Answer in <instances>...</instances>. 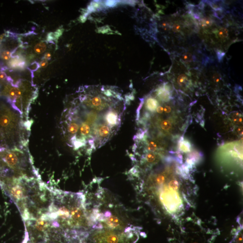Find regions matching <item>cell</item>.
Instances as JSON below:
<instances>
[{
	"label": "cell",
	"instance_id": "obj_1",
	"mask_svg": "<svg viewBox=\"0 0 243 243\" xmlns=\"http://www.w3.org/2000/svg\"><path fill=\"white\" fill-rule=\"evenodd\" d=\"M48 213L58 227L65 231L85 234L89 228L93 229L94 222L83 193L53 190Z\"/></svg>",
	"mask_w": 243,
	"mask_h": 243
},
{
	"label": "cell",
	"instance_id": "obj_2",
	"mask_svg": "<svg viewBox=\"0 0 243 243\" xmlns=\"http://www.w3.org/2000/svg\"><path fill=\"white\" fill-rule=\"evenodd\" d=\"M107 230L92 233L90 240L93 243H130L129 241H132L131 239L135 230L128 227L124 233Z\"/></svg>",
	"mask_w": 243,
	"mask_h": 243
},
{
	"label": "cell",
	"instance_id": "obj_3",
	"mask_svg": "<svg viewBox=\"0 0 243 243\" xmlns=\"http://www.w3.org/2000/svg\"><path fill=\"white\" fill-rule=\"evenodd\" d=\"M81 99L83 100L82 101L86 106L95 109L101 110L106 105L105 101L104 100L103 97L99 95L89 97L88 98L84 96V99Z\"/></svg>",
	"mask_w": 243,
	"mask_h": 243
},
{
	"label": "cell",
	"instance_id": "obj_4",
	"mask_svg": "<svg viewBox=\"0 0 243 243\" xmlns=\"http://www.w3.org/2000/svg\"><path fill=\"white\" fill-rule=\"evenodd\" d=\"M157 95L158 97L164 102H168L171 99V94L169 87L167 85L159 87L157 90Z\"/></svg>",
	"mask_w": 243,
	"mask_h": 243
},
{
	"label": "cell",
	"instance_id": "obj_5",
	"mask_svg": "<svg viewBox=\"0 0 243 243\" xmlns=\"http://www.w3.org/2000/svg\"><path fill=\"white\" fill-rule=\"evenodd\" d=\"M104 119L108 125L111 127L117 125L119 122L118 114L113 110H109L104 116Z\"/></svg>",
	"mask_w": 243,
	"mask_h": 243
},
{
	"label": "cell",
	"instance_id": "obj_6",
	"mask_svg": "<svg viewBox=\"0 0 243 243\" xmlns=\"http://www.w3.org/2000/svg\"><path fill=\"white\" fill-rule=\"evenodd\" d=\"M25 62L24 58L20 56H17L9 62V65L13 68L23 69L25 66Z\"/></svg>",
	"mask_w": 243,
	"mask_h": 243
},
{
	"label": "cell",
	"instance_id": "obj_7",
	"mask_svg": "<svg viewBox=\"0 0 243 243\" xmlns=\"http://www.w3.org/2000/svg\"><path fill=\"white\" fill-rule=\"evenodd\" d=\"M97 133L99 136L101 138H107L110 135V129L107 125L101 124L97 129Z\"/></svg>",
	"mask_w": 243,
	"mask_h": 243
},
{
	"label": "cell",
	"instance_id": "obj_8",
	"mask_svg": "<svg viewBox=\"0 0 243 243\" xmlns=\"http://www.w3.org/2000/svg\"><path fill=\"white\" fill-rule=\"evenodd\" d=\"M22 95V91L19 89L17 87H14L11 88L9 91V99H10L9 102L11 103L14 102L17 99L19 98Z\"/></svg>",
	"mask_w": 243,
	"mask_h": 243
},
{
	"label": "cell",
	"instance_id": "obj_9",
	"mask_svg": "<svg viewBox=\"0 0 243 243\" xmlns=\"http://www.w3.org/2000/svg\"><path fill=\"white\" fill-rule=\"evenodd\" d=\"M159 103L156 99L153 97H150L146 101V107L147 110L150 112H154L158 107Z\"/></svg>",
	"mask_w": 243,
	"mask_h": 243
},
{
	"label": "cell",
	"instance_id": "obj_10",
	"mask_svg": "<svg viewBox=\"0 0 243 243\" xmlns=\"http://www.w3.org/2000/svg\"><path fill=\"white\" fill-rule=\"evenodd\" d=\"M98 118V115L95 111H91L86 115V122L90 125L94 124Z\"/></svg>",
	"mask_w": 243,
	"mask_h": 243
},
{
	"label": "cell",
	"instance_id": "obj_11",
	"mask_svg": "<svg viewBox=\"0 0 243 243\" xmlns=\"http://www.w3.org/2000/svg\"><path fill=\"white\" fill-rule=\"evenodd\" d=\"M80 132L82 136H87L89 135L91 132L90 125L86 122L81 123L80 127Z\"/></svg>",
	"mask_w": 243,
	"mask_h": 243
},
{
	"label": "cell",
	"instance_id": "obj_12",
	"mask_svg": "<svg viewBox=\"0 0 243 243\" xmlns=\"http://www.w3.org/2000/svg\"><path fill=\"white\" fill-rule=\"evenodd\" d=\"M79 124L76 121H71V122L68 126V132L71 135H75L79 131Z\"/></svg>",
	"mask_w": 243,
	"mask_h": 243
},
{
	"label": "cell",
	"instance_id": "obj_13",
	"mask_svg": "<svg viewBox=\"0 0 243 243\" xmlns=\"http://www.w3.org/2000/svg\"><path fill=\"white\" fill-rule=\"evenodd\" d=\"M62 33V31L61 29H58L55 33H50L48 34L47 40L49 42H52V41L57 39Z\"/></svg>",
	"mask_w": 243,
	"mask_h": 243
},
{
	"label": "cell",
	"instance_id": "obj_14",
	"mask_svg": "<svg viewBox=\"0 0 243 243\" xmlns=\"http://www.w3.org/2000/svg\"><path fill=\"white\" fill-rule=\"evenodd\" d=\"M47 49V45L44 42H40L37 44L34 48V50L37 54H41Z\"/></svg>",
	"mask_w": 243,
	"mask_h": 243
},
{
	"label": "cell",
	"instance_id": "obj_15",
	"mask_svg": "<svg viewBox=\"0 0 243 243\" xmlns=\"http://www.w3.org/2000/svg\"><path fill=\"white\" fill-rule=\"evenodd\" d=\"M191 143L188 141H183L180 144V149L183 152H188L191 151Z\"/></svg>",
	"mask_w": 243,
	"mask_h": 243
},
{
	"label": "cell",
	"instance_id": "obj_16",
	"mask_svg": "<svg viewBox=\"0 0 243 243\" xmlns=\"http://www.w3.org/2000/svg\"><path fill=\"white\" fill-rule=\"evenodd\" d=\"M10 118L7 115H3L0 118V125L3 127H7L10 123Z\"/></svg>",
	"mask_w": 243,
	"mask_h": 243
},
{
	"label": "cell",
	"instance_id": "obj_17",
	"mask_svg": "<svg viewBox=\"0 0 243 243\" xmlns=\"http://www.w3.org/2000/svg\"><path fill=\"white\" fill-rule=\"evenodd\" d=\"M160 126H161V127L162 128V129L165 130V131H168L172 127V124H171V123L168 120H167L162 121Z\"/></svg>",
	"mask_w": 243,
	"mask_h": 243
},
{
	"label": "cell",
	"instance_id": "obj_18",
	"mask_svg": "<svg viewBox=\"0 0 243 243\" xmlns=\"http://www.w3.org/2000/svg\"><path fill=\"white\" fill-rule=\"evenodd\" d=\"M218 36L221 38H226L228 36V30L226 28H221L218 33Z\"/></svg>",
	"mask_w": 243,
	"mask_h": 243
},
{
	"label": "cell",
	"instance_id": "obj_19",
	"mask_svg": "<svg viewBox=\"0 0 243 243\" xmlns=\"http://www.w3.org/2000/svg\"><path fill=\"white\" fill-rule=\"evenodd\" d=\"M202 26L204 28H208L212 24V20L210 19H203L201 21Z\"/></svg>",
	"mask_w": 243,
	"mask_h": 243
},
{
	"label": "cell",
	"instance_id": "obj_20",
	"mask_svg": "<svg viewBox=\"0 0 243 243\" xmlns=\"http://www.w3.org/2000/svg\"><path fill=\"white\" fill-rule=\"evenodd\" d=\"M156 155L153 152L148 153L146 156V159L148 163H152L156 159Z\"/></svg>",
	"mask_w": 243,
	"mask_h": 243
},
{
	"label": "cell",
	"instance_id": "obj_21",
	"mask_svg": "<svg viewBox=\"0 0 243 243\" xmlns=\"http://www.w3.org/2000/svg\"><path fill=\"white\" fill-rule=\"evenodd\" d=\"M11 57V52L10 51H5L1 54V58L3 60L8 61L10 60Z\"/></svg>",
	"mask_w": 243,
	"mask_h": 243
},
{
	"label": "cell",
	"instance_id": "obj_22",
	"mask_svg": "<svg viewBox=\"0 0 243 243\" xmlns=\"http://www.w3.org/2000/svg\"><path fill=\"white\" fill-rule=\"evenodd\" d=\"M182 59L185 62H191L193 61L192 55L188 52L186 53L183 55Z\"/></svg>",
	"mask_w": 243,
	"mask_h": 243
},
{
	"label": "cell",
	"instance_id": "obj_23",
	"mask_svg": "<svg viewBox=\"0 0 243 243\" xmlns=\"http://www.w3.org/2000/svg\"><path fill=\"white\" fill-rule=\"evenodd\" d=\"M40 67V65L37 62L35 61L32 63L28 67V69L29 70L31 71H35L37 70Z\"/></svg>",
	"mask_w": 243,
	"mask_h": 243
},
{
	"label": "cell",
	"instance_id": "obj_24",
	"mask_svg": "<svg viewBox=\"0 0 243 243\" xmlns=\"http://www.w3.org/2000/svg\"><path fill=\"white\" fill-rule=\"evenodd\" d=\"M157 147H158V146H157L156 142H154V141H151L148 144L147 149L149 151H151V152H154L157 150Z\"/></svg>",
	"mask_w": 243,
	"mask_h": 243
},
{
	"label": "cell",
	"instance_id": "obj_25",
	"mask_svg": "<svg viewBox=\"0 0 243 243\" xmlns=\"http://www.w3.org/2000/svg\"><path fill=\"white\" fill-rule=\"evenodd\" d=\"M187 80V77L184 75H181L178 78V83L180 85L182 86L185 84V82Z\"/></svg>",
	"mask_w": 243,
	"mask_h": 243
},
{
	"label": "cell",
	"instance_id": "obj_26",
	"mask_svg": "<svg viewBox=\"0 0 243 243\" xmlns=\"http://www.w3.org/2000/svg\"><path fill=\"white\" fill-rule=\"evenodd\" d=\"M40 65V67H41L42 68H45L47 67V66L48 65V62L47 61L44 59L43 60H42V61L41 62L40 65Z\"/></svg>",
	"mask_w": 243,
	"mask_h": 243
},
{
	"label": "cell",
	"instance_id": "obj_27",
	"mask_svg": "<svg viewBox=\"0 0 243 243\" xmlns=\"http://www.w3.org/2000/svg\"><path fill=\"white\" fill-rule=\"evenodd\" d=\"M7 77H8L6 75L5 72L2 71L0 72V80H7Z\"/></svg>",
	"mask_w": 243,
	"mask_h": 243
},
{
	"label": "cell",
	"instance_id": "obj_28",
	"mask_svg": "<svg viewBox=\"0 0 243 243\" xmlns=\"http://www.w3.org/2000/svg\"><path fill=\"white\" fill-rule=\"evenodd\" d=\"M43 58L44 59V60H47V61L50 60L51 58H52V55H51V53L49 52H46L44 54Z\"/></svg>",
	"mask_w": 243,
	"mask_h": 243
},
{
	"label": "cell",
	"instance_id": "obj_29",
	"mask_svg": "<svg viewBox=\"0 0 243 243\" xmlns=\"http://www.w3.org/2000/svg\"><path fill=\"white\" fill-rule=\"evenodd\" d=\"M181 29V27L178 24H175L173 27V30L174 32H178Z\"/></svg>",
	"mask_w": 243,
	"mask_h": 243
},
{
	"label": "cell",
	"instance_id": "obj_30",
	"mask_svg": "<svg viewBox=\"0 0 243 243\" xmlns=\"http://www.w3.org/2000/svg\"><path fill=\"white\" fill-rule=\"evenodd\" d=\"M156 111L158 113H162L164 111V108L162 106H159L156 109Z\"/></svg>",
	"mask_w": 243,
	"mask_h": 243
},
{
	"label": "cell",
	"instance_id": "obj_31",
	"mask_svg": "<svg viewBox=\"0 0 243 243\" xmlns=\"http://www.w3.org/2000/svg\"><path fill=\"white\" fill-rule=\"evenodd\" d=\"M164 111L165 112H166V113H169L171 111V108L170 106H167L164 108Z\"/></svg>",
	"mask_w": 243,
	"mask_h": 243
},
{
	"label": "cell",
	"instance_id": "obj_32",
	"mask_svg": "<svg viewBox=\"0 0 243 243\" xmlns=\"http://www.w3.org/2000/svg\"><path fill=\"white\" fill-rule=\"evenodd\" d=\"M1 110L0 109V115H1Z\"/></svg>",
	"mask_w": 243,
	"mask_h": 243
},
{
	"label": "cell",
	"instance_id": "obj_33",
	"mask_svg": "<svg viewBox=\"0 0 243 243\" xmlns=\"http://www.w3.org/2000/svg\"></svg>",
	"mask_w": 243,
	"mask_h": 243
}]
</instances>
